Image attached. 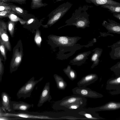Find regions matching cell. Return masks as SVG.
Returning a JSON list of instances; mask_svg holds the SVG:
<instances>
[{
    "label": "cell",
    "instance_id": "obj_7",
    "mask_svg": "<svg viewBox=\"0 0 120 120\" xmlns=\"http://www.w3.org/2000/svg\"><path fill=\"white\" fill-rule=\"evenodd\" d=\"M72 91L73 94L85 98H101L103 96L101 94L85 86L76 87L72 89Z\"/></svg>",
    "mask_w": 120,
    "mask_h": 120
},
{
    "label": "cell",
    "instance_id": "obj_21",
    "mask_svg": "<svg viewBox=\"0 0 120 120\" xmlns=\"http://www.w3.org/2000/svg\"><path fill=\"white\" fill-rule=\"evenodd\" d=\"M63 71L65 74L71 81L75 79L77 77V74L76 71L71 68V67L68 65L67 67L64 68Z\"/></svg>",
    "mask_w": 120,
    "mask_h": 120
},
{
    "label": "cell",
    "instance_id": "obj_3",
    "mask_svg": "<svg viewBox=\"0 0 120 120\" xmlns=\"http://www.w3.org/2000/svg\"><path fill=\"white\" fill-rule=\"evenodd\" d=\"M2 116L14 117L15 120H55L54 112L39 113L29 112L28 111L4 112L0 108V116Z\"/></svg>",
    "mask_w": 120,
    "mask_h": 120
},
{
    "label": "cell",
    "instance_id": "obj_11",
    "mask_svg": "<svg viewBox=\"0 0 120 120\" xmlns=\"http://www.w3.org/2000/svg\"><path fill=\"white\" fill-rule=\"evenodd\" d=\"M50 83L46 82L42 91L40 95L37 106L38 107L41 106L43 104L48 101L50 102L52 99L51 96L50 94Z\"/></svg>",
    "mask_w": 120,
    "mask_h": 120
},
{
    "label": "cell",
    "instance_id": "obj_38",
    "mask_svg": "<svg viewBox=\"0 0 120 120\" xmlns=\"http://www.w3.org/2000/svg\"><path fill=\"white\" fill-rule=\"evenodd\" d=\"M120 45V40L116 42L115 43L113 44L112 45L110 46H108V47H110L111 46H116Z\"/></svg>",
    "mask_w": 120,
    "mask_h": 120
},
{
    "label": "cell",
    "instance_id": "obj_31",
    "mask_svg": "<svg viewBox=\"0 0 120 120\" xmlns=\"http://www.w3.org/2000/svg\"><path fill=\"white\" fill-rule=\"evenodd\" d=\"M0 52L2 56L3 57L5 61L7 59L6 54V51L5 46L2 40L0 39Z\"/></svg>",
    "mask_w": 120,
    "mask_h": 120
},
{
    "label": "cell",
    "instance_id": "obj_1",
    "mask_svg": "<svg viewBox=\"0 0 120 120\" xmlns=\"http://www.w3.org/2000/svg\"><path fill=\"white\" fill-rule=\"evenodd\" d=\"M49 37L52 45L55 48H58L59 51L57 57L59 60H63L67 59L74 54L77 51L84 47H87L86 45H82L77 44L81 38L80 37L52 35Z\"/></svg>",
    "mask_w": 120,
    "mask_h": 120
},
{
    "label": "cell",
    "instance_id": "obj_32",
    "mask_svg": "<svg viewBox=\"0 0 120 120\" xmlns=\"http://www.w3.org/2000/svg\"><path fill=\"white\" fill-rule=\"evenodd\" d=\"M14 13H11L9 15V18L13 22L19 21L21 24H23L25 23L26 22L18 17L15 15H14Z\"/></svg>",
    "mask_w": 120,
    "mask_h": 120
},
{
    "label": "cell",
    "instance_id": "obj_15",
    "mask_svg": "<svg viewBox=\"0 0 120 120\" xmlns=\"http://www.w3.org/2000/svg\"><path fill=\"white\" fill-rule=\"evenodd\" d=\"M88 120H99L102 119L98 114L96 113V111L92 108H82L78 113Z\"/></svg>",
    "mask_w": 120,
    "mask_h": 120
},
{
    "label": "cell",
    "instance_id": "obj_25",
    "mask_svg": "<svg viewBox=\"0 0 120 120\" xmlns=\"http://www.w3.org/2000/svg\"><path fill=\"white\" fill-rule=\"evenodd\" d=\"M31 7L33 9H37L47 5L46 3H43L42 0H31Z\"/></svg>",
    "mask_w": 120,
    "mask_h": 120
},
{
    "label": "cell",
    "instance_id": "obj_23",
    "mask_svg": "<svg viewBox=\"0 0 120 120\" xmlns=\"http://www.w3.org/2000/svg\"><path fill=\"white\" fill-rule=\"evenodd\" d=\"M111 47V50L109 54L111 58L113 60L120 59V45Z\"/></svg>",
    "mask_w": 120,
    "mask_h": 120
},
{
    "label": "cell",
    "instance_id": "obj_6",
    "mask_svg": "<svg viewBox=\"0 0 120 120\" xmlns=\"http://www.w3.org/2000/svg\"><path fill=\"white\" fill-rule=\"evenodd\" d=\"M43 78L42 77L38 80H35L34 77L31 78L19 90L16 94L18 98H22L25 99L30 98L36 85Z\"/></svg>",
    "mask_w": 120,
    "mask_h": 120
},
{
    "label": "cell",
    "instance_id": "obj_10",
    "mask_svg": "<svg viewBox=\"0 0 120 120\" xmlns=\"http://www.w3.org/2000/svg\"><path fill=\"white\" fill-rule=\"evenodd\" d=\"M109 22L104 20L102 25L108 30L107 33H113L120 34V24L115 21L108 19Z\"/></svg>",
    "mask_w": 120,
    "mask_h": 120
},
{
    "label": "cell",
    "instance_id": "obj_9",
    "mask_svg": "<svg viewBox=\"0 0 120 120\" xmlns=\"http://www.w3.org/2000/svg\"><path fill=\"white\" fill-rule=\"evenodd\" d=\"M22 56V52L21 49H16L14 52L13 57L10 66L11 73L16 71L21 61Z\"/></svg>",
    "mask_w": 120,
    "mask_h": 120
},
{
    "label": "cell",
    "instance_id": "obj_19",
    "mask_svg": "<svg viewBox=\"0 0 120 120\" xmlns=\"http://www.w3.org/2000/svg\"><path fill=\"white\" fill-rule=\"evenodd\" d=\"M116 77L110 79L107 83V88L109 89L119 90L120 89V75Z\"/></svg>",
    "mask_w": 120,
    "mask_h": 120
},
{
    "label": "cell",
    "instance_id": "obj_5",
    "mask_svg": "<svg viewBox=\"0 0 120 120\" xmlns=\"http://www.w3.org/2000/svg\"><path fill=\"white\" fill-rule=\"evenodd\" d=\"M84 101H87L85 98L75 94L66 97L56 101L53 105L52 108L56 110H63L65 108L74 103Z\"/></svg>",
    "mask_w": 120,
    "mask_h": 120
},
{
    "label": "cell",
    "instance_id": "obj_18",
    "mask_svg": "<svg viewBox=\"0 0 120 120\" xmlns=\"http://www.w3.org/2000/svg\"><path fill=\"white\" fill-rule=\"evenodd\" d=\"M103 50L102 49L96 48L91 51L93 52L90 58L91 61L93 62L91 67L93 68L99 64L100 60L99 58L101 56Z\"/></svg>",
    "mask_w": 120,
    "mask_h": 120
},
{
    "label": "cell",
    "instance_id": "obj_4",
    "mask_svg": "<svg viewBox=\"0 0 120 120\" xmlns=\"http://www.w3.org/2000/svg\"><path fill=\"white\" fill-rule=\"evenodd\" d=\"M72 5V4L68 2L60 5L49 15V19L45 26H51L56 23L63 17Z\"/></svg>",
    "mask_w": 120,
    "mask_h": 120
},
{
    "label": "cell",
    "instance_id": "obj_35",
    "mask_svg": "<svg viewBox=\"0 0 120 120\" xmlns=\"http://www.w3.org/2000/svg\"><path fill=\"white\" fill-rule=\"evenodd\" d=\"M2 0L6 2L8 1L11 2L18 3L20 4H25L26 0Z\"/></svg>",
    "mask_w": 120,
    "mask_h": 120
},
{
    "label": "cell",
    "instance_id": "obj_40",
    "mask_svg": "<svg viewBox=\"0 0 120 120\" xmlns=\"http://www.w3.org/2000/svg\"><path fill=\"white\" fill-rule=\"evenodd\" d=\"M62 0H56V2H58V1H61Z\"/></svg>",
    "mask_w": 120,
    "mask_h": 120
},
{
    "label": "cell",
    "instance_id": "obj_14",
    "mask_svg": "<svg viewBox=\"0 0 120 120\" xmlns=\"http://www.w3.org/2000/svg\"><path fill=\"white\" fill-rule=\"evenodd\" d=\"M1 100L0 101L1 108L4 112L6 111L11 112L12 110L11 108L10 103L11 98L8 94L5 92H2L1 95Z\"/></svg>",
    "mask_w": 120,
    "mask_h": 120
},
{
    "label": "cell",
    "instance_id": "obj_13",
    "mask_svg": "<svg viewBox=\"0 0 120 120\" xmlns=\"http://www.w3.org/2000/svg\"><path fill=\"white\" fill-rule=\"evenodd\" d=\"M91 53V51H90L79 53L70 60V63L73 65L80 66L85 63Z\"/></svg>",
    "mask_w": 120,
    "mask_h": 120
},
{
    "label": "cell",
    "instance_id": "obj_12",
    "mask_svg": "<svg viewBox=\"0 0 120 120\" xmlns=\"http://www.w3.org/2000/svg\"><path fill=\"white\" fill-rule=\"evenodd\" d=\"M11 108L12 111L11 112L18 111H27L33 104H30L23 101H11L10 103Z\"/></svg>",
    "mask_w": 120,
    "mask_h": 120
},
{
    "label": "cell",
    "instance_id": "obj_2",
    "mask_svg": "<svg viewBox=\"0 0 120 120\" xmlns=\"http://www.w3.org/2000/svg\"><path fill=\"white\" fill-rule=\"evenodd\" d=\"M88 7L86 6H80L76 9L71 17L65 22L66 25L59 27L60 29L68 26H74L77 28L84 29L90 27L89 15L86 11Z\"/></svg>",
    "mask_w": 120,
    "mask_h": 120
},
{
    "label": "cell",
    "instance_id": "obj_8",
    "mask_svg": "<svg viewBox=\"0 0 120 120\" xmlns=\"http://www.w3.org/2000/svg\"><path fill=\"white\" fill-rule=\"evenodd\" d=\"M7 25L2 21H0V39L2 40L5 47L9 51L11 49L9 38L7 32Z\"/></svg>",
    "mask_w": 120,
    "mask_h": 120
},
{
    "label": "cell",
    "instance_id": "obj_41",
    "mask_svg": "<svg viewBox=\"0 0 120 120\" xmlns=\"http://www.w3.org/2000/svg\"><path fill=\"white\" fill-rule=\"evenodd\" d=\"M0 0V1H1V0Z\"/></svg>",
    "mask_w": 120,
    "mask_h": 120
},
{
    "label": "cell",
    "instance_id": "obj_37",
    "mask_svg": "<svg viewBox=\"0 0 120 120\" xmlns=\"http://www.w3.org/2000/svg\"><path fill=\"white\" fill-rule=\"evenodd\" d=\"M101 36L105 37L108 35H110L112 36H114L112 34H111L109 33H101L100 32Z\"/></svg>",
    "mask_w": 120,
    "mask_h": 120
},
{
    "label": "cell",
    "instance_id": "obj_16",
    "mask_svg": "<svg viewBox=\"0 0 120 120\" xmlns=\"http://www.w3.org/2000/svg\"><path fill=\"white\" fill-rule=\"evenodd\" d=\"M98 79V76L96 74H89L83 77L77 82V84L79 86H86L93 83Z\"/></svg>",
    "mask_w": 120,
    "mask_h": 120
},
{
    "label": "cell",
    "instance_id": "obj_26",
    "mask_svg": "<svg viewBox=\"0 0 120 120\" xmlns=\"http://www.w3.org/2000/svg\"><path fill=\"white\" fill-rule=\"evenodd\" d=\"M11 10L15 13H16L20 16H22L25 15L24 11L21 8L16 6L9 5Z\"/></svg>",
    "mask_w": 120,
    "mask_h": 120
},
{
    "label": "cell",
    "instance_id": "obj_27",
    "mask_svg": "<svg viewBox=\"0 0 120 120\" xmlns=\"http://www.w3.org/2000/svg\"><path fill=\"white\" fill-rule=\"evenodd\" d=\"M9 4L6 3V2L2 0L0 1V11L4 10H11Z\"/></svg>",
    "mask_w": 120,
    "mask_h": 120
},
{
    "label": "cell",
    "instance_id": "obj_33",
    "mask_svg": "<svg viewBox=\"0 0 120 120\" xmlns=\"http://www.w3.org/2000/svg\"><path fill=\"white\" fill-rule=\"evenodd\" d=\"M11 13H15L11 10H4L0 11V17L1 18L7 17Z\"/></svg>",
    "mask_w": 120,
    "mask_h": 120
},
{
    "label": "cell",
    "instance_id": "obj_39",
    "mask_svg": "<svg viewBox=\"0 0 120 120\" xmlns=\"http://www.w3.org/2000/svg\"><path fill=\"white\" fill-rule=\"evenodd\" d=\"M34 20V19H30L27 22V24H29L33 22Z\"/></svg>",
    "mask_w": 120,
    "mask_h": 120
},
{
    "label": "cell",
    "instance_id": "obj_20",
    "mask_svg": "<svg viewBox=\"0 0 120 120\" xmlns=\"http://www.w3.org/2000/svg\"><path fill=\"white\" fill-rule=\"evenodd\" d=\"M53 77L56 82L57 88L59 90H65L67 86V82L60 76L54 74Z\"/></svg>",
    "mask_w": 120,
    "mask_h": 120
},
{
    "label": "cell",
    "instance_id": "obj_24",
    "mask_svg": "<svg viewBox=\"0 0 120 120\" xmlns=\"http://www.w3.org/2000/svg\"><path fill=\"white\" fill-rule=\"evenodd\" d=\"M101 6L108 9L112 13L120 12V5L106 4L101 5Z\"/></svg>",
    "mask_w": 120,
    "mask_h": 120
},
{
    "label": "cell",
    "instance_id": "obj_36",
    "mask_svg": "<svg viewBox=\"0 0 120 120\" xmlns=\"http://www.w3.org/2000/svg\"><path fill=\"white\" fill-rule=\"evenodd\" d=\"M112 13H113V15L115 17L120 20V12Z\"/></svg>",
    "mask_w": 120,
    "mask_h": 120
},
{
    "label": "cell",
    "instance_id": "obj_34",
    "mask_svg": "<svg viewBox=\"0 0 120 120\" xmlns=\"http://www.w3.org/2000/svg\"><path fill=\"white\" fill-rule=\"evenodd\" d=\"M1 59L0 58V81L1 82L2 80V75L4 73V67L1 61Z\"/></svg>",
    "mask_w": 120,
    "mask_h": 120
},
{
    "label": "cell",
    "instance_id": "obj_28",
    "mask_svg": "<svg viewBox=\"0 0 120 120\" xmlns=\"http://www.w3.org/2000/svg\"><path fill=\"white\" fill-rule=\"evenodd\" d=\"M110 69L116 74L120 75V61L112 67Z\"/></svg>",
    "mask_w": 120,
    "mask_h": 120
},
{
    "label": "cell",
    "instance_id": "obj_30",
    "mask_svg": "<svg viewBox=\"0 0 120 120\" xmlns=\"http://www.w3.org/2000/svg\"><path fill=\"white\" fill-rule=\"evenodd\" d=\"M34 40L37 45L39 47L40 46L42 39L40 32L39 30H38L36 31Z\"/></svg>",
    "mask_w": 120,
    "mask_h": 120
},
{
    "label": "cell",
    "instance_id": "obj_17",
    "mask_svg": "<svg viewBox=\"0 0 120 120\" xmlns=\"http://www.w3.org/2000/svg\"><path fill=\"white\" fill-rule=\"evenodd\" d=\"M92 108L96 111L115 110L120 109V102H110L101 106Z\"/></svg>",
    "mask_w": 120,
    "mask_h": 120
},
{
    "label": "cell",
    "instance_id": "obj_29",
    "mask_svg": "<svg viewBox=\"0 0 120 120\" xmlns=\"http://www.w3.org/2000/svg\"><path fill=\"white\" fill-rule=\"evenodd\" d=\"M15 23L13 21H10L8 22V27L9 32L11 37H13Z\"/></svg>",
    "mask_w": 120,
    "mask_h": 120
},
{
    "label": "cell",
    "instance_id": "obj_22",
    "mask_svg": "<svg viewBox=\"0 0 120 120\" xmlns=\"http://www.w3.org/2000/svg\"><path fill=\"white\" fill-rule=\"evenodd\" d=\"M91 3H93L97 6L109 4L120 5V3L113 0H89Z\"/></svg>",
    "mask_w": 120,
    "mask_h": 120
}]
</instances>
